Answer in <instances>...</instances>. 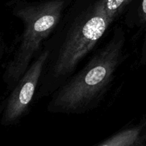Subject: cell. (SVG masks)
Returning <instances> with one entry per match:
<instances>
[{
    "instance_id": "1",
    "label": "cell",
    "mask_w": 146,
    "mask_h": 146,
    "mask_svg": "<svg viewBox=\"0 0 146 146\" xmlns=\"http://www.w3.org/2000/svg\"><path fill=\"white\" fill-rule=\"evenodd\" d=\"M125 41L123 30L117 28L111 39L82 69L57 88L47 110L58 113L81 114L98 106L125 58Z\"/></svg>"
},
{
    "instance_id": "2",
    "label": "cell",
    "mask_w": 146,
    "mask_h": 146,
    "mask_svg": "<svg viewBox=\"0 0 146 146\" xmlns=\"http://www.w3.org/2000/svg\"><path fill=\"white\" fill-rule=\"evenodd\" d=\"M113 21L107 14L104 0H98L74 19L48 66L51 89L58 88L72 76Z\"/></svg>"
},
{
    "instance_id": "3",
    "label": "cell",
    "mask_w": 146,
    "mask_h": 146,
    "mask_svg": "<svg viewBox=\"0 0 146 146\" xmlns=\"http://www.w3.org/2000/svg\"><path fill=\"white\" fill-rule=\"evenodd\" d=\"M64 7V0H48L14 9V14L22 21L24 30L3 75L9 89L15 86L33 58L40 54L42 44L59 23Z\"/></svg>"
},
{
    "instance_id": "4",
    "label": "cell",
    "mask_w": 146,
    "mask_h": 146,
    "mask_svg": "<svg viewBox=\"0 0 146 146\" xmlns=\"http://www.w3.org/2000/svg\"><path fill=\"white\" fill-rule=\"evenodd\" d=\"M50 56V50L45 49L41 51L11 89L1 111V125L7 126L17 123L27 113L36 88Z\"/></svg>"
},
{
    "instance_id": "5",
    "label": "cell",
    "mask_w": 146,
    "mask_h": 146,
    "mask_svg": "<svg viewBox=\"0 0 146 146\" xmlns=\"http://www.w3.org/2000/svg\"><path fill=\"white\" fill-rule=\"evenodd\" d=\"M146 140V117L139 123L125 128L96 146H138Z\"/></svg>"
},
{
    "instance_id": "6",
    "label": "cell",
    "mask_w": 146,
    "mask_h": 146,
    "mask_svg": "<svg viewBox=\"0 0 146 146\" xmlns=\"http://www.w3.org/2000/svg\"><path fill=\"white\" fill-rule=\"evenodd\" d=\"M131 1L132 0H104L107 14L114 21Z\"/></svg>"
},
{
    "instance_id": "7",
    "label": "cell",
    "mask_w": 146,
    "mask_h": 146,
    "mask_svg": "<svg viewBox=\"0 0 146 146\" xmlns=\"http://www.w3.org/2000/svg\"><path fill=\"white\" fill-rule=\"evenodd\" d=\"M140 21L145 23L146 21V0H143L141 3V11H140Z\"/></svg>"
},
{
    "instance_id": "8",
    "label": "cell",
    "mask_w": 146,
    "mask_h": 146,
    "mask_svg": "<svg viewBox=\"0 0 146 146\" xmlns=\"http://www.w3.org/2000/svg\"><path fill=\"white\" fill-rule=\"evenodd\" d=\"M142 58H141V62L142 64L146 62V34L145 37V41H144V45L143 47V51H142Z\"/></svg>"
},
{
    "instance_id": "9",
    "label": "cell",
    "mask_w": 146,
    "mask_h": 146,
    "mask_svg": "<svg viewBox=\"0 0 146 146\" xmlns=\"http://www.w3.org/2000/svg\"><path fill=\"white\" fill-rule=\"evenodd\" d=\"M138 146H144V145H143V144H141V145H139Z\"/></svg>"
}]
</instances>
